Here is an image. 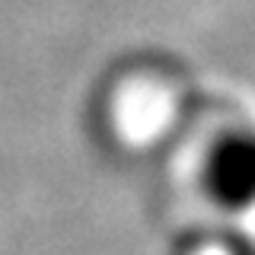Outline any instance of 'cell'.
Segmentation results:
<instances>
[{"instance_id": "obj_1", "label": "cell", "mask_w": 255, "mask_h": 255, "mask_svg": "<svg viewBox=\"0 0 255 255\" xmlns=\"http://www.w3.org/2000/svg\"><path fill=\"white\" fill-rule=\"evenodd\" d=\"M201 182L211 201L227 211L255 207V128H233L211 143Z\"/></svg>"}]
</instances>
